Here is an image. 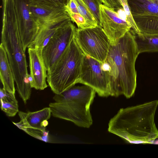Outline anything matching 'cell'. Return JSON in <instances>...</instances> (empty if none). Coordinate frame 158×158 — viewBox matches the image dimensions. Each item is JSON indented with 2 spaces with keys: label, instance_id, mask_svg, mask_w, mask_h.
<instances>
[{
  "label": "cell",
  "instance_id": "obj_21",
  "mask_svg": "<svg viewBox=\"0 0 158 158\" xmlns=\"http://www.w3.org/2000/svg\"><path fill=\"white\" fill-rule=\"evenodd\" d=\"M118 0L122 6L125 13L127 21L131 26V29L135 31L136 34H138L140 33L133 19L127 0Z\"/></svg>",
  "mask_w": 158,
  "mask_h": 158
},
{
  "label": "cell",
  "instance_id": "obj_13",
  "mask_svg": "<svg viewBox=\"0 0 158 158\" xmlns=\"http://www.w3.org/2000/svg\"><path fill=\"white\" fill-rule=\"evenodd\" d=\"M51 114L49 107L34 112L26 113L20 111L18 114L20 121L17 123H13L23 130L26 128L45 130V127L48 124V120Z\"/></svg>",
  "mask_w": 158,
  "mask_h": 158
},
{
  "label": "cell",
  "instance_id": "obj_15",
  "mask_svg": "<svg viewBox=\"0 0 158 158\" xmlns=\"http://www.w3.org/2000/svg\"><path fill=\"white\" fill-rule=\"evenodd\" d=\"M0 78L3 88L8 92L15 94V80L6 51L0 45Z\"/></svg>",
  "mask_w": 158,
  "mask_h": 158
},
{
  "label": "cell",
  "instance_id": "obj_25",
  "mask_svg": "<svg viewBox=\"0 0 158 158\" xmlns=\"http://www.w3.org/2000/svg\"><path fill=\"white\" fill-rule=\"evenodd\" d=\"M0 100L4 102H11L17 101L15 94L10 93L3 88L0 89Z\"/></svg>",
  "mask_w": 158,
  "mask_h": 158
},
{
  "label": "cell",
  "instance_id": "obj_2",
  "mask_svg": "<svg viewBox=\"0 0 158 158\" xmlns=\"http://www.w3.org/2000/svg\"><path fill=\"white\" fill-rule=\"evenodd\" d=\"M157 100L120 109L110 120L108 131L131 143H152L158 138L154 121Z\"/></svg>",
  "mask_w": 158,
  "mask_h": 158
},
{
  "label": "cell",
  "instance_id": "obj_4",
  "mask_svg": "<svg viewBox=\"0 0 158 158\" xmlns=\"http://www.w3.org/2000/svg\"><path fill=\"white\" fill-rule=\"evenodd\" d=\"M96 92L84 85H73L53 97L54 102L49 104L52 115L73 123L77 126L89 128L93 123L90 106Z\"/></svg>",
  "mask_w": 158,
  "mask_h": 158
},
{
  "label": "cell",
  "instance_id": "obj_27",
  "mask_svg": "<svg viewBox=\"0 0 158 158\" xmlns=\"http://www.w3.org/2000/svg\"><path fill=\"white\" fill-rule=\"evenodd\" d=\"M102 3L109 7L115 10L116 11L123 8L118 0H99Z\"/></svg>",
  "mask_w": 158,
  "mask_h": 158
},
{
  "label": "cell",
  "instance_id": "obj_10",
  "mask_svg": "<svg viewBox=\"0 0 158 158\" xmlns=\"http://www.w3.org/2000/svg\"><path fill=\"white\" fill-rule=\"evenodd\" d=\"M100 26L108 37L110 44L131 28V25L115 10L102 4L100 6Z\"/></svg>",
  "mask_w": 158,
  "mask_h": 158
},
{
  "label": "cell",
  "instance_id": "obj_19",
  "mask_svg": "<svg viewBox=\"0 0 158 158\" xmlns=\"http://www.w3.org/2000/svg\"><path fill=\"white\" fill-rule=\"evenodd\" d=\"M79 13L86 20L90 28L98 26V22L90 10L82 0H75Z\"/></svg>",
  "mask_w": 158,
  "mask_h": 158
},
{
  "label": "cell",
  "instance_id": "obj_29",
  "mask_svg": "<svg viewBox=\"0 0 158 158\" xmlns=\"http://www.w3.org/2000/svg\"><path fill=\"white\" fill-rule=\"evenodd\" d=\"M158 4V0H154Z\"/></svg>",
  "mask_w": 158,
  "mask_h": 158
},
{
  "label": "cell",
  "instance_id": "obj_20",
  "mask_svg": "<svg viewBox=\"0 0 158 158\" xmlns=\"http://www.w3.org/2000/svg\"><path fill=\"white\" fill-rule=\"evenodd\" d=\"M1 110L9 117L15 116L19 111L17 101L4 102L1 101Z\"/></svg>",
  "mask_w": 158,
  "mask_h": 158
},
{
  "label": "cell",
  "instance_id": "obj_6",
  "mask_svg": "<svg viewBox=\"0 0 158 158\" xmlns=\"http://www.w3.org/2000/svg\"><path fill=\"white\" fill-rule=\"evenodd\" d=\"M74 37L84 54L102 63L105 61L110 43L101 26L85 29L76 28Z\"/></svg>",
  "mask_w": 158,
  "mask_h": 158
},
{
  "label": "cell",
  "instance_id": "obj_24",
  "mask_svg": "<svg viewBox=\"0 0 158 158\" xmlns=\"http://www.w3.org/2000/svg\"><path fill=\"white\" fill-rule=\"evenodd\" d=\"M71 20L76 24L79 29H85L90 28L85 18L80 13H67Z\"/></svg>",
  "mask_w": 158,
  "mask_h": 158
},
{
  "label": "cell",
  "instance_id": "obj_28",
  "mask_svg": "<svg viewBox=\"0 0 158 158\" xmlns=\"http://www.w3.org/2000/svg\"><path fill=\"white\" fill-rule=\"evenodd\" d=\"M64 7L67 13H79L75 0H68Z\"/></svg>",
  "mask_w": 158,
  "mask_h": 158
},
{
  "label": "cell",
  "instance_id": "obj_30",
  "mask_svg": "<svg viewBox=\"0 0 158 158\" xmlns=\"http://www.w3.org/2000/svg\"><path fill=\"white\" fill-rule=\"evenodd\" d=\"M152 0V1H155L154 0Z\"/></svg>",
  "mask_w": 158,
  "mask_h": 158
},
{
  "label": "cell",
  "instance_id": "obj_16",
  "mask_svg": "<svg viewBox=\"0 0 158 158\" xmlns=\"http://www.w3.org/2000/svg\"><path fill=\"white\" fill-rule=\"evenodd\" d=\"M140 33H158V14L133 15Z\"/></svg>",
  "mask_w": 158,
  "mask_h": 158
},
{
  "label": "cell",
  "instance_id": "obj_7",
  "mask_svg": "<svg viewBox=\"0 0 158 158\" xmlns=\"http://www.w3.org/2000/svg\"><path fill=\"white\" fill-rule=\"evenodd\" d=\"M102 63L84 54L81 73L77 83L88 86L102 97L110 96L109 80L107 73L102 67Z\"/></svg>",
  "mask_w": 158,
  "mask_h": 158
},
{
  "label": "cell",
  "instance_id": "obj_17",
  "mask_svg": "<svg viewBox=\"0 0 158 158\" xmlns=\"http://www.w3.org/2000/svg\"><path fill=\"white\" fill-rule=\"evenodd\" d=\"M134 40L139 54L158 52V33H135Z\"/></svg>",
  "mask_w": 158,
  "mask_h": 158
},
{
  "label": "cell",
  "instance_id": "obj_18",
  "mask_svg": "<svg viewBox=\"0 0 158 158\" xmlns=\"http://www.w3.org/2000/svg\"><path fill=\"white\" fill-rule=\"evenodd\" d=\"M132 15L158 14V4L151 0H127Z\"/></svg>",
  "mask_w": 158,
  "mask_h": 158
},
{
  "label": "cell",
  "instance_id": "obj_1",
  "mask_svg": "<svg viewBox=\"0 0 158 158\" xmlns=\"http://www.w3.org/2000/svg\"><path fill=\"white\" fill-rule=\"evenodd\" d=\"M135 32L131 29L114 44H110L104 64L107 71L110 96L124 95L129 98L136 87L135 65L139 54L134 40Z\"/></svg>",
  "mask_w": 158,
  "mask_h": 158
},
{
  "label": "cell",
  "instance_id": "obj_5",
  "mask_svg": "<svg viewBox=\"0 0 158 158\" xmlns=\"http://www.w3.org/2000/svg\"><path fill=\"white\" fill-rule=\"evenodd\" d=\"M84 55L74 37L61 56L47 70V81L54 93L60 94L77 84Z\"/></svg>",
  "mask_w": 158,
  "mask_h": 158
},
{
  "label": "cell",
  "instance_id": "obj_8",
  "mask_svg": "<svg viewBox=\"0 0 158 158\" xmlns=\"http://www.w3.org/2000/svg\"><path fill=\"white\" fill-rule=\"evenodd\" d=\"M76 27L69 22L59 28L42 50L47 70L57 60L74 37Z\"/></svg>",
  "mask_w": 158,
  "mask_h": 158
},
{
  "label": "cell",
  "instance_id": "obj_31",
  "mask_svg": "<svg viewBox=\"0 0 158 158\" xmlns=\"http://www.w3.org/2000/svg\"></svg>",
  "mask_w": 158,
  "mask_h": 158
},
{
  "label": "cell",
  "instance_id": "obj_3",
  "mask_svg": "<svg viewBox=\"0 0 158 158\" xmlns=\"http://www.w3.org/2000/svg\"><path fill=\"white\" fill-rule=\"evenodd\" d=\"M3 11L1 44L6 53L17 90L26 104L30 98L32 88L28 81L25 52L19 37L14 0L3 1Z\"/></svg>",
  "mask_w": 158,
  "mask_h": 158
},
{
  "label": "cell",
  "instance_id": "obj_26",
  "mask_svg": "<svg viewBox=\"0 0 158 158\" xmlns=\"http://www.w3.org/2000/svg\"><path fill=\"white\" fill-rule=\"evenodd\" d=\"M32 1L47 5L58 6H64L68 0H31Z\"/></svg>",
  "mask_w": 158,
  "mask_h": 158
},
{
  "label": "cell",
  "instance_id": "obj_22",
  "mask_svg": "<svg viewBox=\"0 0 158 158\" xmlns=\"http://www.w3.org/2000/svg\"><path fill=\"white\" fill-rule=\"evenodd\" d=\"M88 6L100 26V6L102 3L99 0H82Z\"/></svg>",
  "mask_w": 158,
  "mask_h": 158
},
{
  "label": "cell",
  "instance_id": "obj_11",
  "mask_svg": "<svg viewBox=\"0 0 158 158\" xmlns=\"http://www.w3.org/2000/svg\"><path fill=\"white\" fill-rule=\"evenodd\" d=\"M43 49L36 47L28 48L30 75L32 82L31 88L43 90L48 86L47 84V69L43 60Z\"/></svg>",
  "mask_w": 158,
  "mask_h": 158
},
{
  "label": "cell",
  "instance_id": "obj_23",
  "mask_svg": "<svg viewBox=\"0 0 158 158\" xmlns=\"http://www.w3.org/2000/svg\"><path fill=\"white\" fill-rule=\"evenodd\" d=\"M23 131L35 138L46 142H48V131L45 130L26 128Z\"/></svg>",
  "mask_w": 158,
  "mask_h": 158
},
{
  "label": "cell",
  "instance_id": "obj_9",
  "mask_svg": "<svg viewBox=\"0 0 158 158\" xmlns=\"http://www.w3.org/2000/svg\"><path fill=\"white\" fill-rule=\"evenodd\" d=\"M30 1L14 0L19 34L25 52L34 43L39 29L30 10Z\"/></svg>",
  "mask_w": 158,
  "mask_h": 158
},
{
  "label": "cell",
  "instance_id": "obj_12",
  "mask_svg": "<svg viewBox=\"0 0 158 158\" xmlns=\"http://www.w3.org/2000/svg\"><path fill=\"white\" fill-rule=\"evenodd\" d=\"M71 21L67 13L54 19L38 23L39 29L37 35L34 43L29 47L43 49L59 28Z\"/></svg>",
  "mask_w": 158,
  "mask_h": 158
},
{
  "label": "cell",
  "instance_id": "obj_14",
  "mask_svg": "<svg viewBox=\"0 0 158 158\" xmlns=\"http://www.w3.org/2000/svg\"><path fill=\"white\" fill-rule=\"evenodd\" d=\"M29 6L32 16L37 24L67 13L64 6H52L36 2L31 0L29 2Z\"/></svg>",
  "mask_w": 158,
  "mask_h": 158
}]
</instances>
